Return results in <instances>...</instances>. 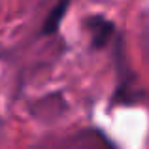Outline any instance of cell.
Masks as SVG:
<instances>
[{
	"label": "cell",
	"mask_w": 149,
	"mask_h": 149,
	"mask_svg": "<svg viewBox=\"0 0 149 149\" xmlns=\"http://www.w3.org/2000/svg\"><path fill=\"white\" fill-rule=\"evenodd\" d=\"M89 29H91V36H93V45L96 49L104 47L113 32V25L109 21H106L104 17H100V15L89 19Z\"/></svg>",
	"instance_id": "1"
},
{
	"label": "cell",
	"mask_w": 149,
	"mask_h": 149,
	"mask_svg": "<svg viewBox=\"0 0 149 149\" xmlns=\"http://www.w3.org/2000/svg\"><path fill=\"white\" fill-rule=\"evenodd\" d=\"M68 2H70V0H57V4H55L53 10L49 11L44 26H42V32H44V34L57 32V29L61 26V23H62V17H64L66 10H68Z\"/></svg>",
	"instance_id": "2"
}]
</instances>
